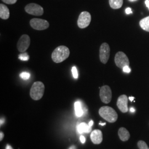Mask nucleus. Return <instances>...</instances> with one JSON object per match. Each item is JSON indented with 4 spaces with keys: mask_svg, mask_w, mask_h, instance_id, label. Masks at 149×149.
Returning <instances> with one entry per match:
<instances>
[{
    "mask_svg": "<svg viewBox=\"0 0 149 149\" xmlns=\"http://www.w3.org/2000/svg\"><path fill=\"white\" fill-rule=\"evenodd\" d=\"M6 149H13L12 148V147L10 146V145H8V144H7V146H6Z\"/></svg>",
    "mask_w": 149,
    "mask_h": 149,
    "instance_id": "nucleus-29",
    "label": "nucleus"
},
{
    "mask_svg": "<svg viewBox=\"0 0 149 149\" xmlns=\"http://www.w3.org/2000/svg\"><path fill=\"white\" fill-rule=\"evenodd\" d=\"M18 59L22 61H27L29 59V56L27 53H21L18 56Z\"/></svg>",
    "mask_w": 149,
    "mask_h": 149,
    "instance_id": "nucleus-19",
    "label": "nucleus"
},
{
    "mask_svg": "<svg viewBox=\"0 0 149 149\" xmlns=\"http://www.w3.org/2000/svg\"><path fill=\"white\" fill-rule=\"evenodd\" d=\"M125 13L127 14V15H129V14H131L133 13L132 10V8H130V7H128L127 8H126L125 10Z\"/></svg>",
    "mask_w": 149,
    "mask_h": 149,
    "instance_id": "nucleus-25",
    "label": "nucleus"
},
{
    "mask_svg": "<svg viewBox=\"0 0 149 149\" xmlns=\"http://www.w3.org/2000/svg\"><path fill=\"white\" fill-rule=\"evenodd\" d=\"M118 135L120 139L123 141H126L130 138V134L128 130L125 128H120L118 130Z\"/></svg>",
    "mask_w": 149,
    "mask_h": 149,
    "instance_id": "nucleus-15",
    "label": "nucleus"
},
{
    "mask_svg": "<svg viewBox=\"0 0 149 149\" xmlns=\"http://www.w3.org/2000/svg\"><path fill=\"white\" fill-rule=\"evenodd\" d=\"M45 90V86L43 82L40 81L35 82L31 88L30 96L32 99L38 101L43 97Z\"/></svg>",
    "mask_w": 149,
    "mask_h": 149,
    "instance_id": "nucleus-3",
    "label": "nucleus"
},
{
    "mask_svg": "<svg viewBox=\"0 0 149 149\" xmlns=\"http://www.w3.org/2000/svg\"><path fill=\"white\" fill-rule=\"evenodd\" d=\"M123 71L125 73H129L131 71V69L129 66H125L123 68Z\"/></svg>",
    "mask_w": 149,
    "mask_h": 149,
    "instance_id": "nucleus-24",
    "label": "nucleus"
},
{
    "mask_svg": "<svg viewBox=\"0 0 149 149\" xmlns=\"http://www.w3.org/2000/svg\"><path fill=\"white\" fill-rule=\"evenodd\" d=\"M90 138L94 144H101L103 140V134L100 130H95L91 133Z\"/></svg>",
    "mask_w": 149,
    "mask_h": 149,
    "instance_id": "nucleus-12",
    "label": "nucleus"
},
{
    "mask_svg": "<svg viewBox=\"0 0 149 149\" xmlns=\"http://www.w3.org/2000/svg\"><path fill=\"white\" fill-rule=\"evenodd\" d=\"M100 125H102V126H104V125H105L106 124V123H100V124H99Z\"/></svg>",
    "mask_w": 149,
    "mask_h": 149,
    "instance_id": "nucleus-34",
    "label": "nucleus"
},
{
    "mask_svg": "<svg viewBox=\"0 0 149 149\" xmlns=\"http://www.w3.org/2000/svg\"><path fill=\"white\" fill-rule=\"evenodd\" d=\"M134 99V97H129V100L131 102L133 101Z\"/></svg>",
    "mask_w": 149,
    "mask_h": 149,
    "instance_id": "nucleus-33",
    "label": "nucleus"
},
{
    "mask_svg": "<svg viewBox=\"0 0 149 149\" xmlns=\"http://www.w3.org/2000/svg\"><path fill=\"white\" fill-rule=\"evenodd\" d=\"M138 146L139 149H149L148 146V145L143 140L139 141L138 143Z\"/></svg>",
    "mask_w": 149,
    "mask_h": 149,
    "instance_id": "nucleus-20",
    "label": "nucleus"
},
{
    "mask_svg": "<svg viewBox=\"0 0 149 149\" xmlns=\"http://www.w3.org/2000/svg\"><path fill=\"white\" fill-rule=\"evenodd\" d=\"M74 111L76 116L77 117H81L83 116L84 109L81 102L77 101L74 103Z\"/></svg>",
    "mask_w": 149,
    "mask_h": 149,
    "instance_id": "nucleus-16",
    "label": "nucleus"
},
{
    "mask_svg": "<svg viewBox=\"0 0 149 149\" xmlns=\"http://www.w3.org/2000/svg\"><path fill=\"white\" fill-rule=\"evenodd\" d=\"M100 96L102 101L106 104L111 101L112 97V91L108 86H103L100 88Z\"/></svg>",
    "mask_w": 149,
    "mask_h": 149,
    "instance_id": "nucleus-9",
    "label": "nucleus"
},
{
    "mask_svg": "<svg viewBox=\"0 0 149 149\" xmlns=\"http://www.w3.org/2000/svg\"><path fill=\"white\" fill-rule=\"evenodd\" d=\"M30 74L27 72H23L20 74V77L24 80H28L30 78Z\"/></svg>",
    "mask_w": 149,
    "mask_h": 149,
    "instance_id": "nucleus-21",
    "label": "nucleus"
},
{
    "mask_svg": "<svg viewBox=\"0 0 149 149\" xmlns=\"http://www.w3.org/2000/svg\"><path fill=\"white\" fill-rule=\"evenodd\" d=\"M110 56V47L106 43H103L100 49V59L103 64H106Z\"/></svg>",
    "mask_w": 149,
    "mask_h": 149,
    "instance_id": "nucleus-10",
    "label": "nucleus"
},
{
    "mask_svg": "<svg viewBox=\"0 0 149 149\" xmlns=\"http://www.w3.org/2000/svg\"><path fill=\"white\" fill-rule=\"evenodd\" d=\"M69 149H77V148H76V146H74V145H72V146H71L70 147Z\"/></svg>",
    "mask_w": 149,
    "mask_h": 149,
    "instance_id": "nucleus-31",
    "label": "nucleus"
},
{
    "mask_svg": "<svg viewBox=\"0 0 149 149\" xmlns=\"http://www.w3.org/2000/svg\"><path fill=\"white\" fill-rule=\"evenodd\" d=\"M93 120H91V121H90V122H89V123H88V125H89V126L92 127V126L93 125Z\"/></svg>",
    "mask_w": 149,
    "mask_h": 149,
    "instance_id": "nucleus-32",
    "label": "nucleus"
},
{
    "mask_svg": "<svg viewBox=\"0 0 149 149\" xmlns=\"http://www.w3.org/2000/svg\"><path fill=\"white\" fill-rule=\"evenodd\" d=\"M139 24L143 30L149 32V16L142 19L139 22Z\"/></svg>",
    "mask_w": 149,
    "mask_h": 149,
    "instance_id": "nucleus-18",
    "label": "nucleus"
},
{
    "mask_svg": "<svg viewBox=\"0 0 149 149\" xmlns=\"http://www.w3.org/2000/svg\"><path fill=\"white\" fill-rule=\"evenodd\" d=\"M145 5L146 6V7L149 8V0H145Z\"/></svg>",
    "mask_w": 149,
    "mask_h": 149,
    "instance_id": "nucleus-28",
    "label": "nucleus"
},
{
    "mask_svg": "<svg viewBox=\"0 0 149 149\" xmlns=\"http://www.w3.org/2000/svg\"><path fill=\"white\" fill-rule=\"evenodd\" d=\"M99 114L101 117L109 123H114L117 120V113L112 107H102L99 109Z\"/></svg>",
    "mask_w": 149,
    "mask_h": 149,
    "instance_id": "nucleus-2",
    "label": "nucleus"
},
{
    "mask_svg": "<svg viewBox=\"0 0 149 149\" xmlns=\"http://www.w3.org/2000/svg\"><path fill=\"white\" fill-rule=\"evenodd\" d=\"M72 75L74 76V79H77L78 78V72H77V69L75 66L72 67Z\"/></svg>",
    "mask_w": 149,
    "mask_h": 149,
    "instance_id": "nucleus-22",
    "label": "nucleus"
},
{
    "mask_svg": "<svg viewBox=\"0 0 149 149\" xmlns=\"http://www.w3.org/2000/svg\"><path fill=\"white\" fill-rule=\"evenodd\" d=\"M2 2L4 3L8 4V5H13L16 3L17 1V0H2Z\"/></svg>",
    "mask_w": 149,
    "mask_h": 149,
    "instance_id": "nucleus-23",
    "label": "nucleus"
},
{
    "mask_svg": "<svg viewBox=\"0 0 149 149\" xmlns=\"http://www.w3.org/2000/svg\"><path fill=\"white\" fill-rule=\"evenodd\" d=\"M29 23L33 29L37 31H43L49 27V23L47 20L40 18H33Z\"/></svg>",
    "mask_w": 149,
    "mask_h": 149,
    "instance_id": "nucleus-4",
    "label": "nucleus"
},
{
    "mask_svg": "<svg viewBox=\"0 0 149 149\" xmlns=\"http://www.w3.org/2000/svg\"><path fill=\"white\" fill-rule=\"evenodd\" d=\"M31 44V39L27 34H23L19 38L17 47L20 53H24L29 48Z\"/></svg>",
    "mask_w": 149,
    "mask_h": 149,
    "instance_id": "nucleus-7",
    "label": "nucleus"
},
{
    "mask_svg": "<svg viewBox=\"0 0 149 149\" xmlns=\"http://www.w3.org/2000/svg\"><path fill=\"white\" fill-rule=\"evenodd\" d=\"M130 2H135V1H137L138 0H129Z\"/></svg>",
    "mask_w": 149,
    "mask_h": 149,
    "instance_id": "nucleus-36",
    "label": "nucleus"
},
{
    "mask_svg": "<svg viewBox=\"0 0 149 149\" xmlns=\"http://www.w3.org/2000/svg\"><path fill=\"white\" fill-rule=\"evenodd\" d=\"M130 111L132 113H134L135 112V109L133 107H130Z\"/></svg>",
    "mask_w": 149,
    "mask_h": 149,
    "instance_id": "nucleus-30",
    "label": "nucleus"
},
{
    "mask_svg": "<svg viewBox=\"0 0 149 149\" xmlns=\"http://www.w3.org/2000/svg\"><path fill=\"white\" fill-rule=\"evenodd\" d=\"M80 141H81V143H82V144H85V143L86 138H85V136H84L81 135V136H80Z\"/></svg>",
    "mask_w": 149,
    "mask_h": 149,
    "instance_id": "nucleus-26",
    "label": "nucleus"
},
{
    "mask_svg": "<svg viewBox=\"0 0 149 149\" xmlns=\"http://www.w3.org/2000/svg\"><path fill=\"white\" fill-rule=\"evenodd\" d=\"M10 10L6 6L1 3L0 4V17L2 19L6 20L10 17Z\"/></svg>",
    "mask_w": 149,
    "mask_h": 149,
    "instance_id": "nucleus-13",
    "label": "nucleus"
},
{
    "mask_svg": "<svg viewBox=\"0 0 149 149\" xmlns=\"http://www.w3.org/2000/svg\"><path fill=\"white\" fill-rule=\"evenodd\" d=\"M24 10L27 13L33 16H42L44 13L43 7L41 6L34 3H31L26 6Z\"/></svg>",
    "mask_w": 149,
    "mask_h": 149,
    "instance_id": "nucleus-5",
    "label": "nucleus"
},
{
    "mask_svg": "<svg viewBox=\"0 0 149 149\" xmlns=\"http://www.w3.org/2000/svg\"><path fill=\"white\" fill-rule=\"evenodd\" d=\"M111 7L113 9H119L122 7L123 4V0H109Z\"/></svg>",
    "mask_w": 149,
    "mask_h": 149,
    "instance_id": "nucleus-17",
    "label": "nucleus"
},
{
    "mask_svg": "<svg viewBox=\"0 0 149 149\" xmlns=\"http://www.w3.org/2000/svg\"><path fill=\"white\" fill-rule=\"evenodd\" d=\"M128 97L125 95L119 97L117 105L119 110L123 113H127L128 111Z\"/></svg>",
    "mask_w": 149,
    "mask_h": 149,
    "instance_id": "nucleus-11",
    "label": "nucleus"
},
{
    "mask_svg": "<svg viewBox=\"0 0 149 149\" xmlns=\"http://www.w3.org/2000/svg\"><path fill=\"white\" fill-rule=\"evenodd\" d=\"M91 22V15L87 11H84L80 13L77 20V25L80 28L84 29L88 27Z\"/></svg>",
    "mask_w": 149,
    "mask_h": 149,
    "instance_id": "nucleus-6",
    "label": "nucleus"
},
{
    "mask_svg": "<svg viewBox=\"0 0 149 149\" xmlns=\"http://www.w3.org/2000/svg\"><path fill=\"white\" fill-rule=\"evenodd\" d=\"M77 130L80 134L89 133L92 130V127L89 126L85 123H81L77 125Z\"/></svg>",
    "mask_w": 149,
    "mask_h": 149,
    "instance_id": "nucleus-14",
    "label": "nucleus"
},
{
    "mask_svg": "<svg viewBox=\"0 0 149 149\" xmlns=\"http://www.w3.org/2000/svg\"><path fill=\"white\" fill-rule=\"evenodd\" d=\"M114 61L117 66L123 69L125 66H129V61L125 54L122 52H119L116 54Z\"/></svg>",
    "mask_w": 149,
    "mask_h": 149,
    "instance_id": "nucleus-8",
    "label": "nucleus"
},
{
    "mask_svg": "<svg viewBox=\"0 0 149 149\" xmlns=\"http://www.w3.org/2000/svg\"><path fill=\"white\" fill-rule=\"evenodd\" d=\"M4 122V119H1V125H2V124Z\"/></svg>",
    "mask_w": 149,
    "mask_h": 149,
    "instance_id": "nucleus-35",
    "label": "nucleus"
},
{
    "mask_svg": "<svg viewBox=\"0 0 149 149\" xmlns=\"http://www.w3.org/2000/svg\"><path fill=\"white\" fill-rule=\"evenodd\" d=\"M3 138H4V134L2 132H0V141H2Z\"/></svg>",
    "mask_w": 149,
    "mask_h": 149,
    "instance_id": "nucleus-27",
    "label": "nucleus"
},
{
    "mask_svg": "<svg viewBox=\"0 0 149 149\" xmlns=\"http://www.w3.org/2000/svg\"><path fill=\"white\" fill-rule=\"evenodd\" d=\"M70 50L69 48L64 45H60L54 49L52 58L54 63H60L69 58Z\"/></svg>",
    "mask_w": 149,
    "mask_h": 149,
    "instance_id": "nucleus-1",
    "label": "nucleus"
}]
</instances>
